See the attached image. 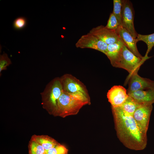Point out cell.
Wrapping results in <instances>:
<instances>
[{
  "mask_svg": "<svg viewBox=\"0 0 154 154\" xmlns=\"http://www.w3.org/2000/svg\"><path fill=\"white\" fill-rule=\"evenodd\" d=\"M113 4L114 8L112 13L117 20L119 26H121L122 0H114Z\"/></svg>",
  "mask_w": 154,
  "mask_h": 154,
  "instance_id": "cell-19",
  "label": "cell"
},
{
  "mask_svg": "<svg viewBox=\"0 0 154 154\" xmlns=\"http://www.w3.org/2000/svg\"><path fill=\"white\" fill-rule=\"evenodd\" d=\"M138 42L139 41H143L145 42L147 46V50L145 56H148L149 52L154 46V33L148 35H142L138 34L136 38Z\"/></svg>",
  "mask_w": 154,
  "mask_h": 154,
  "instance_id": "cell-17",
  "label": "cell"
},
{
  "mask_svg": "<svg viewBox=\"0 0 154 154\" xmlns=\"http://www.w3.org/2000/svg\"><path fill=\"white\" fill-rule=\"evenodd\" d=\"M139 104H152L154 103V87L127 93Z\"/></svg>",
  "mask_w": 154,
  "mask_h": 154,
  "instance_id": "cell-12",
  "label": "cell"
},
{
  "mask_svg": "<svg viewBox=\"0 0 154 154\" xmlns=\"http://www.w3.org/2000/svg\"><path fill=\"white\" fill-rule=\"evenodd\" d=\"M128 97L127 91L123 86L116 85L108 90L107 97L112 107H120Z\"/></svg>",
  "mask_w": 154,
  "mask_h": 154,
  "instance_id": "cell-9",
  "label": "cell"
},
{
  "mask_svg": "<svg viewBox=\"0 0 154 154\" xmlns=\"http://www.w3.org/2000/svg\"><path fill=\"white\" fill-rule=\"evenodd\" d=\"M127 79L129 80L127 93L143 90L154 87V81L142 77L137 73L129 75Z\"/></svg>",
  "mask_w": 154,
  "mask_h": 154,
  "instance_id": "cell-7",
  "label": "cell"
},
{
  "mask_svg": "<svg viewBox=\"0 0 154 154\" xmlns=\"http://www.w3.org/2000/svg\"><path fill=\"white\" fill-rule=\"evenodd\" d=\"M31 138L41 145L46 152L59 143L54 139L47 135L35 134Z\"/></svg>",
  "mask_w": 154,
  "mask_h": 154,
  "instance_id": "cell-15",
  "label": "cell"
},
{
  "mask_svg": "<svg viewBox=\"0 0 154 154\" xmlns=\"http://www.w3.org/2000/svg\"><path fill=\"white\" fill-rule=\"evenodd\" d=\"M88 33L96 36L108 45L116 43L120 39L116 31L109 29L102 25L93 28Z\"/></svg>",
  "mask_w": 154,
  "mask_h": 154,
  "instance_id": "cell-8",
  "label": "cell"
},
{
  "mask_svg": "<svg viewBox=\"0 0 154 154\" xmlns=\"http://www.w3.org/2000/svg\"><path fill=\"white\" fill-rule=\"evenodd\" d=\"M12 64L11 61L7 54L4 53L0 55V76L2 71L6 70L7 67Z\"/></svg>",
  "mask_w": 154,
  "mask_h": 154,
  "instance_id": "cell-20",
  "label": "cell"
},
{
  "mask_svg": "<svg viewBox=\"0 0 154 154\" xmlns=\"http://www.w3.org/2000/svg\"><path fill=\"white\" fill-rule=\"evenodd\" d=\"M44 154H48L46 152L44 153Z\"/></svg>",
  "mask_w": 154,
  "mask_h": 154,
  "instance_id": "cell-24",
  "label": "cell"
},
{
  "mask_svg": "<svg viewBox=\"0 0 154 154\" xmlns=\"http://www.w3.org/2000/svg\"><path fill=\"white\" fill-rule=\"evenodd\" d=\"M28 147L29 154H44L46 152L41 145L31 138Z\"/></svg>",
  "mask_w": 154,
  "mask_h": 154,
  "instance_id": "cell-18",
  "label": "cell"
},
{
  "mask_svg": "<svg viewBox=\"0 0 154 154\" xmlns=\"http://www.w3.org/2000/svg\"><path fill=\"white\" fill-rule=\"evenodd\" d=\"M152 104L141 105L135 112L133 117L144 131L147 133L153 109Z\"/></svg>",
  "mask_w": 154,
  "mask_h": 154,
  "instance_id": "cell-10",
  "label": "cell"
},
{
  "mask_svg": "<svg viewBox=\"0 0 154 154\" xmlns=\"http://www.w3.org/2000/svg\"><path fill=\"white\" fill-rule=\"evenodd\" d=\"M134 11L131 1L128 0H122L121 9V26L127 31L135 38L138 34L134 25Z\"/></svg>",
  "mask_w": 154,
  "mask_h": 154,
  "instance_id": "cell-5",
  "label": "cell"
},
{
  "mask_svg": "<svg viewBox=\"0 0 154 154\" xmlns=\"http://www.w3.org/2000/svg\"><path fill=\"white\" fill-rule=\"evenodd\" d=\"M90 102L87 95L81 92L72 93L63 91L58 100L54 115L64 117L76 114L83 106Z\"/></svg>",
  "mask_w": 154,
  "mask_h": 154,
  "instance_id": "cell-2",
  "label": "cell"
},
{
  "mask_svg": "<svg viewBox=\"0 0 154 154\" xmlns=\"http://www.w3.org/2000/svg\"><path fill=\"white\" fill-rule=\"evenodd\" d=\"M63 91L60 78H56L48 83L40 93L44 108L54 115L58 100Z\"/></svg>",
  "mask_w": 154,
  "mask_h": 154,
  "instance_id": "cell-3",
  "label": "cell"
},
{
  "mask_svg": "<svg viewBox=\"0 0 154 154\" xmlns=\"http://www.w3.org/2000/svg\"><path fill=\"white\" fill-rule=\"evenodd\" d=\"M150 57L144 56L143 58H139L130 51L124 44L121 50L116 68L123 69L128 71L129 75H131L137 73L141 65Z\"/></svg>",
  "mask_w": 154,
  "mask_h": 154,
  "instance_id": "cell-4",
  "label": "cell"
},
{
  "mask_svg": "<svg viewBox=\"0 0 154 154\" xmlns=\"http://www.w3.org/2000/svg\"><path fill=\"white\" fill-rule=\"evenodd\" d=\"M116 31L124 44L130 51L139 58H144L138 50L136 38L134 37L127 31L121 26H119Z\"/></svg>",
  "mask_w": 154,
  "mask_h": 154,
  "instance_id": "cell-11",
  "label": "cell"
},
{
  "mask_svg": "<svg viewBox=\"0 0 154 154\" xmlns=\"http://www.w3.org/2000/svg\"><path fill=\"white\" fill-rule=\"evenodd\" d=\"M27 24V20L24 17H19L14 21L13 26L14 29L16 30H20L24 28Z\"/></svg>",
  "mask_w": 154,
  "mask_h": 154,
  "instance_id": "cell-23",
  "label": "cell"
},
{
  "mask_svg": "<svg viewBox=\"0 0 154 154\" xmlns=\"http://www.w3.org/2000/svg\"><path fill=\"white\" fill-rule=\"evenodd\" d=\"M60 79L63 91L72 93L81 92L88 95L81 84L68 75H64Z\"/></svg>",
  "mask_w": 154,
  "mask_h": 154,
  "instance_id": "cell-13",
  "label": "cell"
},
{
  "mask_svg": "<svg viewBox=\"0 0 154 154\" xmlns=\"http://www.w3.org/2000/svg\"><path fill=\"white\" fill-rule=\"evenodd\" d=\"M46 153L48 154H68V150L65 146L59 143L49 150Z\"/></svg>",
  "mask_w": 154,
  "mask_h": 154,
  "instance_id": "cell-21",
  "label": "cell"
},
{
  "mask_svg": "<svg viewBox=\"0 0 154 154\" xmlns=\"http://www.w3.org/2000/svg\"><path fill=\"white\" fill-rule=\"evenodd\" d=\"M107 29L116 31L119 27L117 20L113 13H111L108 21L107 25L105 26Z\"/></svg>",
  "mask_w": 154,
  "mask_h": 154,
  "instance_id": "cell-22",
  "label": "cell"
},
{
  "mask_svg": "<svg viewBox=\"0 0 154 154\" xmlns=\"http://www.w3.org/2000/svg\"><path fill=\"white\" fill-rule=\"evenodd\" d=\"M115 129L120 142L127 148L133 150L144 149L147 144V133L133 116L120 107H112Z\"/></svg>",
  "mask_w": 154,
  "mask_h": 154,
  "instance_id": "cell-1",
  "label": "cell"
},
{
  "mask_svg": "<svg viewBox=\"0 0 154 154\" xmlns=\"http://www.w3.org/2000/svg\"><path fill=\"white\" fill-rule=\"evenodd\" d=\"M75 46L77 48L95 49L106 54L108 44L96 36L88 33L80 38Z\"/></svg>",
  "mask_w": 154,
  "mask_h": 154,
  "instance_id": "cell-6",
  "label": "cell"
},
{
  "mask_svg": "<svg viewBox=\"0 0 154 154\" xmlns=\"http://www.w3.org/2000/svg\"><path fill=\"white\" fill-rule=\"evenodd\" d=\"M124 44L120 38L117 42L108 45L106 55L110 61L112 65L116 67L117 63L121 50Z\"/></svg>",
  "mask_w": 154,
  "mask_h": 154,
  "instance_id": "cell-14",
  "label": "cell"
},
{
  "mask_svg": "<svg viewBox=\"0 0 154 154\" xmlns=\"http://www.w3.org/2000/svg\"><path fill=\"white\" fill-rule=\"evenodd\" d=\"M140 105L128 96L126 100L120 107L125 113L133 116L136 109Z\"/></svg>",
  "mask_w": 154,
  "mask_h": 154,
  "instance_id": "cell-16",
  "label": "cell"
}]
</instances>
